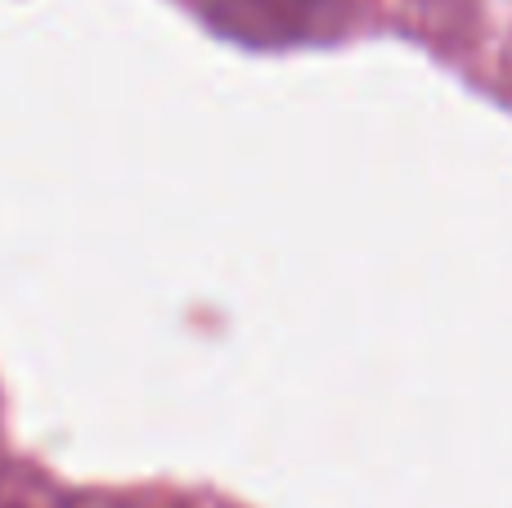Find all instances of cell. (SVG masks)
<instances>
[{
    "mask_svg": "<svg viewBox=\"0 0 512 508\" xmlns=\"http://www.w3.org/2000/svg\"><path fill=\"white\" fill-rule=\"evenodd\" d=\"M216 32L243 45H306L346 27L351 0H198Z\"/></svg>",
    "mask_w": 512,
    "mask_h": 508,
    "instance_id": "obj_1",
    "label": "cell"
},
{
    "mask_svg": "<svg viewBox=\"0 0 512 508\" xmlns=\"http://www.w3.org/2000/svg\"><path fill=\"white\" fill-rule=\"evenodd\" d=\"M95 508H135V504H95Z\"/></svg>",
    "mask_w": 512,
    "mask_h": 508,
    "instance_id": "obj_2",
    "label": "cell"
}]
</instances>
